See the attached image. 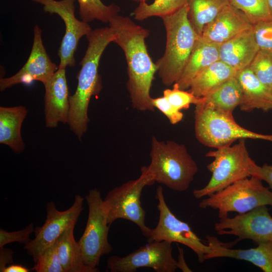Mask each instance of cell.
Returning <instances> with one entry per match:
<instances>
[{
  "mask_svg": "<svg viewBox=\"0 0 272 272\" xmlns=\"http://www.w3.org/2000/svg\"><path fill=\"white\" fill-rule=\"evenodd\" d=\"M115 34L113 42L123 50L127 63L126 84L132 107L141 111L154 112L150 90L157 72L146 45L149 30L135 24L129 17L117 15L109 22Z\"/></svg>",
  "mask_w": 272,
  "mask_h": 272,
  "instance_id": "1",
  "label": "cell"
},
{
  "mask_svg": "<svg viewBox=\"0 0 272 272\" xmlns=\"http://www.w3.org/2000/svg\"><path fill=\"white\" fill-rule=\"evenodd\" d=\"M115 34L110 27L92 30L86 35L88 45L80 64L78 85L75 93L70 96L68 124L81 141L88 128V109L91 97L98 95L101 88L98 66L102 54L108 45L113 42Z\"/></svg>",
  "mask_w": 272,
  "mask_h": 272,
  "instance_id": "2",
  "label": "cell"
},
{
  "mask_svg": "<svg viewBox=\"0 0 272 272\" xmlns=\"http://www.w3.org/2000/svg\"><path fill=\"white\" fill-rule=\"evenodd\" d=\"M162 19L166 32V47L155 63L162 84L170 86L180 78L200 36L188 19L187 4Z\"/></svg>",
  "mask_w": 272,
  "mask_h": 272,
  "instance_id": "3",
  "label": "cell"
},
{
  "mask_svg": "<svg viewBox=\"0 0 272 272\" xmlns=\"http://www.w3.org/2000/svg\"><path fill=\"white\" fill-rule=\"evenodd\" d=\"M150 156L147 166L155 182L174 191L187 190L198 170L185 146L173 141H160L152 136Z\"/></svg>",
  "mask_w": 272,
  "mask_h": 272,
  "instance_id": "4",
  "label": "cell"
},
{
  "mask_svg": "<svg viewBox=\"0 0 272 272\" xmlns=\"http://www.w3.org/2000/svg\"><path fill=\"white\" fill-rule=\"evenodd\" d=\"M194 131L195 137L199 143L216 149L231 145L241 139L272 141V135L256 133L239 125L233 113L202 102L195 105Z\"/></svg>",
  "mask_w": 272,
  "mask_h": 272,
  "instance_id": "5",
  "label": "cell"
},
{
  "mask_svg": "<svg viewBox=\"0 0 272 272\" xmlns=\"http://www.w3.org/2000/svg\"><path fill=\"white\" fill-rule=\"evenodd\" d=\"M206 156L214 158L207 166L212 176L205 187L193 190V195L197 199L209 196L237 181L251 176V169L255 163L249 156L244 139L233 146L210 151Z\"/></svg>",
  "mask_w": 272,
  "mask_h": 272,
  "instance_id": "6",
  "label": "cell"
},
{
  "mask_svg": "<svg viewBox=\"0 0 272 272\" xmlns=\"http://www.w3.org/2000/svg\"><path fill=\"white\" fill-rule=\"evenodd\" d=\"M261 206L272 207V191L253 176L234 182L202 199L198 205L201 209L218 210L219 218L227 217L230 212L243 214Z\"/></svg>",
  "mask_w": 272,
  "mask_h": 272,
  "instance_id": "7",
  "label": "cell"
},
{
  "mask_svg": "<svg viewBox=\"0 0 272 272\" xmlns=\"http://www.w3.org/2000/svg\"><path fill=\"white\" fill-rule=\"evenodd\" d=\"M140 176L129 180L110 190L103 202L107 213V222L111 225L117 219H125L137 225L147 239L151 229L145 224L146 212L142 208L141 196L144 188L156 182L147 166L141 168Z\"/></svg>",
  "mask_w": 272,
  "mask_h": 272,
  "instance_id": "8",
  "label": "cell"
},
{
  "mask_svg": "<svg viewBox=\"0 0 272 272\" xmlns=\"http://www.w3.org/2000/svg\"><path fill=\"white\" fill-rule=\"evenodd\" d=\"M85 198L89 208L88 217L78 243L84 263L97 272L101 257L113 250L108 239L110 225L100 192L96 188L90 189Z\"/></svg>",
  "mask_w": 272,
  "mask_h": 272,
  "instance_id": "9",
  "label": "cell"
},
{
  "mask_svg": "<svg viewBox=\"0 0 272 272\" xmlns=\"http://www.w3.org/2000/svg\"><path fill=\"white\" fill-rule=\"evenodd\" d=\"M156 198L158 201L159 221L156 227L151 229L148 242L166 241L182 244L193 251L199 262H203L205 255L211 252L210 247L202 242L187 223L178 219L171 211L161 185L157 188Z\"/></svg>",
  "mask_w": 272,
  "mask_h": 272,
  "instance_id": "10",
  "label": "cell"
},
{
  "mask_svg": "<svg viewBox=\"0 0 272 272\" xmlns=\"http://www.w3.org/2000/svg\"><path fill=\"white\" fill-rule=\"evenodd\" d=\"M84 198L76 194L73 205L67 210H58L53 201L46 207V220L41 226L35 227V238L24 245V249L33 257L34 262L45 249L55 243L67 229L75 226L83 210Z\"/></svg>",
  "mask_w": 272,
  "mask_h": 272,
  "instance_id": "11",
  "label": "cell"
},
{
  "mask_svg": "<svg viewBox=\"0 0 272 272\" xmlns=\"http://www.w3.org/2000/svg\"><path fill=\"white\" fill-rule=\"evenodd\" d=\"M172 250L170 242H148L125 256H110L107 267L111 272H134L142 267L151 268L157 272H174L177 266Z\"/></svg>",
  "mask_w": 272,
  "mask_h": 272,
  "instance_id": "12",
  "label": "cell"
},
{
  "mask_svg": "<svg viewBox=\"0 0 272 272\" xmlns=\"http://www.w3.org/2000/svg\"><path fill=\"white\" fill-rule=\"evenodd\" d=\"M43 6L45 12L58 15L63 21L65 31L58 50L60 58L59 69L73 67L76 63L75 54L80 39L92 30L88 24L75 16V0H32Z\"/></svg>",
  "mask_w": 272,
  "mask_h": 272,
  "instance_id": "13",
  "label": "cell"
},
{
  "mask_svg": "<svg viewBox=\"0 0 272 272\" xmlns=\"http://www.w3.org/2000/svg\"><path fill=\"white\" fill-rule=\"evenodd\" d=\"M214 229L220 235L237 236L239 241L250 239L258 244L272 241V217L266 206H261L230 218H219Z\"/></svg>",
  "mask_w": 272,
  "mask_h": 272,
  "instance_id": "14",
  "label": "cell"
},
{
  "mask_svg": "<svg viewBox=\"0 0 272 272\" xmlns=\"http://www.w3.org/2000/svg\"><path fill=\"white\" fill-rule=\"evenodd\" d=\"M42 30L36 25L34 28V38L30 55L22 67L14 75L0 80V90L11 88L21 83L28 84L38 81L45 85L58 69L49 58L44 46Z\"/></svg>",
  "mask_w": 272,
  "mask_h": 272,
  "instance_id": "15",
  "label": "cell"
},
{
  "mask_svg": "<svg viewBox=\"0 0 272 272\" xmlns=\"http://www.w3.org/2000/svg\"><path fill=\"white\" fill-rule=\"evenodd\" d=\"M44 113L47 128H55L58 122L67 123L70 111L69 89L65 69H59L44 85Z\"/></svg>",
  "mask_w": 272,
  "mask_h": 272,
  "instance_id": "16",
  "label": "cell"
},
{
  "mask_svg": "<svg viewBox=\"0 0 272 272\" xmlns=\"http://www.w3.org/2000/svg\"><path fill=\"white\" fill-rule=\"evenodd\" d=\"M252 28L246 15L230 4L205 27L200 37L205 41L221 44Z\"/></svg>",
  "mask_w": 272,
  "mask_h": 272,
  "instance_id": "17",
  "label": "cell"
},
{
  "mask_svg": "<svg viewBox=\"0 0 272 272\" xmlns=\"http://www.w3.org/2000/svg\"><path fill=\"white\" fill-rule=\"evenodd\" d=\"M211 252L205 255V260L214 258L228 257L250 262L264 272H272V241L258 244L255 248L232 249L217 237L206 236Z\"/></svg>",
  "mask_w": 272,
  "mask_h": 272,
  "instance_id": "18",
  "label": "cell"
},
{
  "mask_svg": "<svg viewBox=\"0 0 272 272\" xmlns=\"http://www.w3.org/2000/svg\"><path fill=\"white\" fill-rule=\"evenodd\" d=\"M259 50L252 28L221 44L219 60L238 72L249 66Z\"/></svg>",
  "mask_w": 272,
  "mask_h": 272,
  "instance_id": "19",
  "label": "cell"
},
{
  "mask_svg": "<svg viewBox=\"0 0 272 272\" xmlns=\"http://www.w3.org/2000/svg\"><path fill=\"white\" fill-rule=\"evenodd\" d=\"M235 77L242 91L239 105L241 110L250 112L260 109L268 111L272 109V91L258 79L249 66L238 71Z\"/></svg>",
  "mask_w": 272,
  "mask_h": 272,
  "instance_id": "20",
  "label": "cell"
},
{
  "mask_svg": "<svg viewBox=\"0 0 272 272\" xmlns=\"http://www.w3.org/2000/svg\"><path fill=\"white\" fill-rule=\"evenodd\" d=\"M220 45L205 41L200 37L198 38L180 78L176 82L180 89H189L198 74L219 60Z\"/></svg>",
  "mask_w": 272,
  "mask_h": 272,
  "instance_id": "21",
  "label": "cell"
},
{
  "mask_svg": "<svg viewBox=\"0 0 272 272\" xmlns=\"http://www.w3.org/2000/svg\"><path fill=\"white\" fill-rule=\"evenodd\" d=\"M27 112L23 106L0 107V143L16 153L22 152L25 148L21 129Z\"/></svg>",
  "mask_w": 272,
  "mask_h": 272,
  "instance_id": "22",
  "label": "cell"
},
{
  "mask_svg": "<svg viewBox=\"0 0 272 272\" xmlns=\"http://www.w3.org/2000/svg\"><path fill=\"white\" fill-rule=\"evenodd\" d=\"M237 71L219 60L198 74L192 80L189 91L201 98L214 89L236 76Z\"/></svg>",
  "mask_w": 272,
  "mask_h": 272,
  "instance_id": "23",
  "label": "cell"
},
{
  "mask_svg": "<svg viewBox=\"0 0 272 272\" xmlns=\"http://www.w3.org/2000/svg\"><path fill=\"white\" fill-rule=\"evenodd\" d=\"M75 226L65 230L55 242L64 272H95L84 262L81 248L74 237Z\"/></svg>",
  "mask_w": 272,
  "mask_h": 272,
  "instance_id": "24",
  "label": "cell"
},
{
  "mask_svg": "<svg viewBox=\"0 0 272 272\" xmlns=\"http://www.w3.org/2000/svg\"><path fill=\"white\" fill-rule=\"evenodd\" d=\"M230 4L229 0H187L188 19L196 33L200 36L205 27Z\"/></svg>",
  "mask_w": 272,
  "mask_h": 272,
  "instance_id": "25",
  "label": "cell"
},
{
  "mask_svg": "<svg viewBox=\"0 0 272 272\" xmlns=\"http://www.w3.org/2000/svg\"><path fill=\"white\" fill-rule=\"evenodd\" d=\"M202 98L201 102L233 113L242 98L241 87L236 77L220 85Z\"/></svg>",
  "mask_w": 272,
  "mask_h": 272,
  "instance_id": "26",
  "label": "cell"
},
{
  "mask_svg": "<svg viewBox=\"0 0 272 272\" xmlns=\"http://www.w3.org/2000/svg\"><path fill=\"white\" fill-rule=\"evenodd\" d=\"M81 20L87 23L98 20L109 23L120 11V7L112 4L105 5L101 0H77Z\"/></svg>",
  "mask_w": 272,
  "mask_h": 272,
  "instance_id": "27",
  "label": "cell"
},
{
  "mask_svg": "<svg viewBox=\"0 0 272 272\" xmlns=\"http://www.w3.org/2000/svg\"><path fill=\"white\" fill-rule=\"evenodd\" d=\"M187 4V0H155L151 4L142 2L134 9L133 15L138 21L152 17L163 18L175 13Z\"/></svg>",
  "mask_w": 272,
  "mask_h": 272,
  "instance_id": "28",
  "label": "cell"
},
{
  "mask_svg": "<svg viewBox=\"0 0 272 272\" xmlns=\"http://www.w3.org/2000/svg\"><path fill=\"white\" fill-rule=\"evenodd\" d=\"M229 1L246 15L252 25L271 19L266 0Z\"/></svg>",
  "mask_w": 272,
  "mask_h": 272,
  "instance_id": "29",
  "label": "cell"
},
{
  "mask_svg": "<svg viewBox=\"0 0 272 272\" xmlns=\"http://www.w3.org/2000/svg\"><path fill=\"white\" fill-rule=\"evenodd\" d=\"M249 67L258 79L272 91V51L259 49Z\"/></svg>",
  "mask_w": 272,
  "mask_h": 272,
  "instance_id": "30",
  "label": "cell"
},
{
  "mask_svg": "<svg viewBox=\"0 0 272 272\" xmlns=\"http://www.w3.org/2000/svg\"><path fill=\"white\" fill-rule=\"evenodd\" d=\"M34 262L31 269L37 272H64L55 243L43 250Z\"/></svg>",
  "mask_w": 272,
  "mask_h": 272,
  "instance_id": "31",
  "label": "cell"
},
{
  "mask_svg": "<svg viewBox=\"0 0 272 272\" xmlns=\"http://www.w3.org/2000/svg\"><path fill=\"white\" fill-rule=\"evenodd\" d=\"M163 96L178 110L189 108L191 104L195 105L201 102L202 98L194 96L190 92L181 90L177 83L173 85L172 89H166L163 91Z\"/></svg>",
  "mask_w": 272,
  "mask_h": 272,
  "instance_id": "32",
  "label": "cell"
},
{
  "mask_svg": "<svg viewBox=\"0 0 272 272\" xmlns=\"http://www.w3.org/2000/svg\"><path fill=\"white\" fill-rule=\"evenodd\" d=\"M252 31L259 49L272 51V19L252 25Z\"/></svg>",
  "mask_w": 272,
  "mask_h": 272,
  "instance_id": "33",
  "label": "cell"
},
{
  "mask_svg": "<svg viewBox=\"0 0 272 272\" xmlns=\"http://www.w3.org/2000/svg\"><path fill=\"white\" fill-rule=\"evenodd\" d=\"M35 230L34 224L31 223L24 229L16 231L8 232L0 229V247L9 243L18 242L26 244L30 240V235Z\"/></svg>",
  "mask_w": 272,
  "mask_h": 272,
  "instance_id": "34",
  "label": "cell"
},
{
  "mask_svg": "<svg viewBox=\"0 0 272 272\" xmlns=\"http://www.w3.org/2000/svg\"><path fill=\"white\" fill-rule=\"evenodd\" d=\"M152 102L155 108L165 115L171 124H176L182 120L183 113L174 107L163 96L152 98Z\"/></svg>",
  "mask_w": 272,
  "mask_h": 272,
  "instance_id": "35",
  "label": "cell"
},
{
  "mask_svg": "<svg viewBox=\"0 0 272 272\" xmlns=\"http://www.w3.org/2000/svg\"><path fill=\"white\" fill-rule=\"evenodd\" d=\"M251 174L266 182L269 188L272 189V165L265 163L259 166L255 163L251 169Z\"/></svg>",
  "mask_w": 272,
  "mask_h": 272,
  "instance_id": "36",
  "label": "cell"
},
{
  "mask_svg": "<svg viewBox=\"0 0 272 272\" xmlns=\"http://www.w3.org/2000/svg\"><path fill=\"white\" fill-rule=\"evenodd\" d=\"M14 252L10 249L0 247V271L4 272L8 264L13 262Z\"/></svg>",
  "mask_w": 272,
  "mask_h": 272,
  "instance_id": "37",
  "label": "cell"
},
{
  "mask_svg": "<svg viewBox=\"0 0 272 272\" xmlns=\"http://www.w3.org/2000/svg\"><path fill=\"white\" fill-rule=\"evenodd\" d=\"M178 248L179 255L178 256V260H177V268H180L183 272L192 271L185 262L183 249L179 246H178Z\"/></svg>",
  "mask_w": 272,
  "mask_h": 272,
  "instance_id": "38",
  "label": "cell"
},
{
  "mask_svg": "<svg viewBox=\"0 0 272 272\" xmlns=\"http://www.w3.org/2000/svg\"><path fill=\"white\" fill-rule=\"evenodd\" d=\"M29 269L21 264H11L7 266L4 272H28Z\"/></svg>",
  "mask_w": 272,
  "mask_h": 272,
  "instance_id": "39",
  "label": "cell"
},
{
  "mask_svg": "<svg viewBox=\"0 0 272 272\" xmlns=\"http://www.w3.org/2000/svg\"><path fill=\"white\" fill-rule=\"evenodd\" d=\"M266 2L269 10L271 18L272 19V0H266Z\"/></svg>",
  "mask_w": 272,
  "mask_h": 272,
  "instance_id": "40",
  "label": "cell"
},
{
  "mask_svg": "<svg viewBox=\"0 0 272 272\" xmlns=\"http://www.w3.org/2000/svg\"><path fill=\"white\" fill-rule=\"evenodd\" d=\"M134 2L137 3H140L142 2H146L148 0H132Z\"/></svg>",
  "mask_w": 272,
  "mask_h": 272,
  "instance_id": "41",
  "label": "cell"
}]
</instances>
